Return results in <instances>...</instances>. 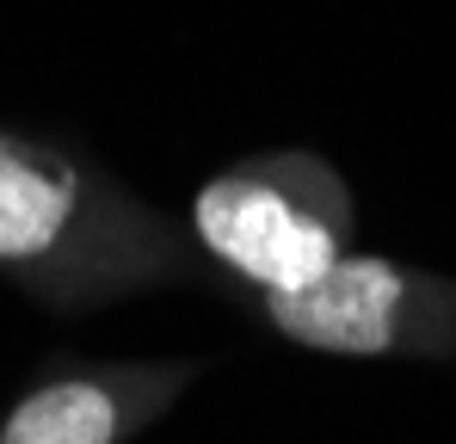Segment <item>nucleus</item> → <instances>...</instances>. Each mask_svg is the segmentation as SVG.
I'll use <instances>...</instances> for the list:
<instances>
[{"label": "nucleus", "mask_w": 456, "mask_h": 444, "mask_svg": "<svg viewBox=\"0 0 456 444\" xmlns=\"http://www.w3.org/2000/svg\"><path fill=\"white\" fill-rule=\"evenodd\" d=\"M80 222H86V185L75 167L44 143L0 130V266L12 272L50 266L75 241Z\"/></svg>", "instance_id": "nucleus-3"}, {"label": "nucleus", "mask_w": 456, "mask_h": 444, "mask_svg": "<svg viewBox=\"0 0 456 444\" xmlns=\"http://www.w3.org/2000/svg\"><path fill=\"white\" fill-rule=\"evenodd\" d=\"M198 241L259 291H303L346 253V198L333 167L265 154L216 173L191 204Z\"/></svg>", "instance_id": "nucleus-1"}, {"label": "nucleus", "mask_w": 456, "mask_h": 444, "mask_svg": "<svg viewBox=\"0 0 456 444\" xmlns=\"http://www.w3.org/2000/svg\"><path fill=\"white\" fill-rule=\"evenodd\" d=\"M118 432H124V395L93 376H62L31 389L6 414L0 444H118Z\"/></svg>", "instance_id": "nucleus-4"}, {"label": "nucleus", "mask_w": 456, "mask_h": 444, "mask_svg": "<svg viewBox=\"0 0 456 444\" xmlns=\"http://www.w3.org/2000/svg\"><path fill=\"white\" fill-rule=\"evenodd\" d=\"M413 302L419 278L388 266V259H352L339 253L321 278H308L303 291H272L265 315L284 340L314 346V352H395L413 340Z\"/></svg>", "instance_id": "nucleus-2"}]
</instances>
